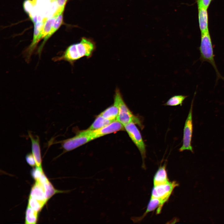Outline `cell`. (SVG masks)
Returning <instances> with one entry per match:
<instances>
[{
  "instance_id": "obj_1",
  "label": "cell",
  "mask_w": 224,
  "mask_h": 224,
  "mask_svg": "<svg viewBox=\"0 0 224 224\" xmlns=\"http://www.w3.org/2000/svg\"><path fill=\"white\" fill-rule=\"evenodd\" d=\"M96 48L95 43L92 40L82 37L80 41L68 46L61 56L54 58L53 60H64L73 65L75 62L82 58L91 57Z\"/></svg>"
},
{
  "instance_id": "obj_2",
  "label": "cell",
  "mask_w": 224,
  "mask_h": 224,
  "mask_svg": "<svg viewBox=\"0 0 224 224\" xmlns=\"http://www.w3.org/2000/svg\"><path fill=\"white\" fill-rule=\"evenodd\" d=\"M114 102L116 103L119 108L117 120L124 125L132 122L137 124L141 128H143L139 118L133 114L125 103L120 91L118 87L116 88L115 91Z\"/></svg>"
},
{
  "instance_id": "obj_3",
  "label": "cell",
  "mask_w": 224,
  "mask_h": 224,
  "mask_svg": "<svg viewBox=\"0 0 224 224\" xmlns=\"http://www.w3.org/2000/svg\"><path fill=\"white\" fill-rule=\"evenodd\" d=\"M199 50L200 59L202 62L206 61L213 67L216 72L217 80L220 78L224 81V78L219 72L215 63L212 40L209 31L201 33V42Z\"/></svg>"
},
{
  "instance_id": "obj_4",
  "label": "cell",
  "mask_w": 224,
  "mask_h": 224,
  "mask_svg": "<svg viewBox=\"0 0 224 224\" xmlns=\"http://www.w3.org/2000/svg\"><path fill=\"white\" fill-rule=\"evenodd\" d=\"M94 140L88 129L79 132L75 136L62 141L56 142L60 143L64 152L72 151Z\"/></svg>"
},
{
  "instance_id": "obj_5",
  "label": "cell",
  "mask_w": 224,
  "mask_h": 224,
  "mask_svg": "<svg viewBox=\"0 0 224 224\" xmlns=\"http://www.w3.org/2000/svg\"><path fill=\"white\" fill-rule=\"evenodd\" d=\"M126 131L133 142L136 146L141 154L143 161L142 166L145 167L144 160L146 157V146L141 133L136 124L131 122L124 125Z\"/></svg>"
},
{
  "instance_id": "obj_6",
  "label": "cell",
  "mask_w": 224,
  "mask_h": 224,
  "mask_svg": "<svg viewBox=\"0 0 224 224\" xmlns=\"http://www.w3.org/2000/svg\"><path fill=\"white\" fill-rule=\"evenodd\" d=\"M194 100L193 99L192 100L188 115L185 123L183 131L182 145L179 149V151L180 152L185 150H189L194 153L191 145L193 131L192 112Z\"/></svg>"
},
{
  "instance_id": "obj_7",
  "label": "cell",
  "mask_w": 224,
  "mask_h": 224,
  "mask_svg": "<svg viewBox=\"0 0 224 224\" xmlns=\"http://www.w3.org/2000/svg\"><path fill=\"white\" fill-rule=\"evenodd\" d=\"M179 185L175 181L154 185L151 197L157 198L166 202L169 199L175 188Z\"/></svg>"
},
{
  "instance_id": "obj_8",
  "label": "cell",
  "mask_w": 224,
  "mask_h": 224,
  "mask_svg": "<svg viewBox=\"0 0 224 224\" xmlns=\"http://www.w3.org/2000/svg\"><path fill=\"white\" fill-rule=\"evenodd\" d=\"M47 20L44 18L42 21L34 24L33 38L32 41L26 50L25 52L27 60H29L39 41L42 39V31L44 25Z\"/></svg>"
},
{
  "instance_id": "obj_9",
  "label": "cell",
  "mask_w": 224,
  "mask_h": 224,
  "mask_svg": "<svg viewBox=\"0 0 224 224\" xmlns=\"http://www.w3.org/2000/svg\"><path fill=\"white\" fill-rule=\"evenodd\" d=\"M90 130L91 134L94 139L107 134L125 130L124 125L116 120L101 128Z\"/></svg>"
},
{
  "instance_id": "obj_10",
  "label": "cell",
  "mask_w": 224,
  "mask_h": 224,
  "mask_svg": "<svg viewBox=\"0 0 224 224\" xmlns=\"http://www.w3.org/2000/svg\"><path fill=\"white\" fill-rule=\"evenodd\" d=\"M28 134L31 142V151L35 159L36 166H42V158L40 145V141L38 136H34L30 131Z\"/></svg>"
},
{
  "instance_id": "obj_11",
  "label": "cell",
  "mask_w": 224,
  "mask_h": 224,
  "mask_svg": "<svg viewBox=\"0 0 224 224\" xmlns=\"http://www.w3.org/2000/svg\"><path fill=\"white\" fill-rule=\"evenodd\" d=\"M165 202L160 199L151 197L147 205V209L143 214L139 217L135 218L132 220L134 222L141 220L149 212L152 211L157 208L156 214H159L161 212L162 208Z\"/></svg>"
},
{
  "instance_id": "obj_12",
  "label": "cell",
  "mask_w": 224,
  "mask_h": 224,
  "mask_svg": "<svg viewBox=\"0 0 224 224\" xmlns=\"http://www.w3.org/2000/svg\"><path fill=\"white\" fill-rule=\"evenodd\" d=\"M35 181L31 188L29 196L45 204L48 200L43 186L38 181Z\"/></svg>"
},
{
  "instance_id": "obj_13",
  "label": "cell",
  "mask_w": 224,
  "mask_h": 224,
  "mask_svg": "<svg viewBox=\"0 0 224 224\" xmlns=\"http://www.w3.org/2000/svg\"><path fill=\"white\" fill-rule=\"evenodd\" d=\"M199 26L201 33L209 31L207 9L198 7Z\"/></svg>"
},
{
  "instance_id": "obj_14",
  "label": "cell",
  "mask_w": 224,
  "mask_h": 224,
  "mask_svg": "<svg viewBox=\"0 0 224 224\" xmlns=\"http://www.w3.org/2000/svg\"><path fill=\"white\" fill-rule=\"evenodd\" d=\"M169 181L165 164L160 166L155 173L153 178L154 185L165 183Z\"/></svg>"
},
{
  "instance_id": "obj_15",
  "label": "cell",
  "mask_w": 224,
  "mask_h": 224,
  "mask_svg": "<svg viewBox=\"0 0 224 224\" xmlns=\"http://www.w3.org/2000/svg\"><path fill=\"white\" fill-rule=\"evenodd\" d=\"M63 21V15L62 13L59 15L58 16L52 29L49 33L44 38V40L38 50V53L39 55L40 54L46 41L62 25Z\"/></svg>"
},
{
  "instance_id": "obj_16",
  "label": "cell",
  "mask_w": 224,
  "mask_h": 224,
  "mask_svg": "<svg viewBox=\"0 0 224 224\" xmlns=\"http://www.w3.org/2000/svg\"><path fill=\"white\" fill-rule=\"evenodd\" d=\"M119 113V108L117 105L114 102V104L100 114L105 118L114 121L116 120Z\"/></svg>"
},
{
  "instance_id": "obj_17",
  "label": "cell",
  "mask_w": 224,
  "mask_h": 224,
  "mask_svg": "<svg viewBox=\"0 0 224 224\" xmlns=\"http://www.w3.org/2000/svg\"><path fill=\"white\" fill-rule=\"evenodd\" d=\"M113 121L105 118L100 114L96 117L88 129L91 130H97L106 126Z\"/></svg>"
},
{
  "instance_id": "obj_18",
  "label": "cell",
  "mask_w": 224,
  "mask_h": 224,
  "mask_svg": "<svg viewBox=\"0 0 224 224\" xmlns=\"http://www.w3.org/2000/svg\"><path fill=\"white\" fill-rule=\"evenodd\" d=\"M41 184L43 186L48 200L55 194L68 193L70 191V190H58L55 189L49 180L44 184Z\"/></svg>"
},
{
  "instance_id": "obj_19",
  "label": "cell",
  "mask_w": 224,
  "mask_h": 224,
  "mask_svg": "<svg viewBox=\"0 0 224 224\" xmlns=\"http://www.w3.org/2000/svg\"><path fill=\"white\" fill-rule=\"evenodd\" d=\"M38 213L28 205L25 213V223L27 224L36 223Z\"/></svg>"
},
{
  "instance_id": "obj_20",
  "label": "cell",
  "mask_w": 224,
  "mask_h": 224,
  "mask_svg": "<svg viewBox=\"0 0 224 224\" xmlns=\"http://www.w3.org/2000/svg\"><path fill=\"white\" fill-rule=\"evenodd\" d=\"M59 15L54 13L52 17L46 20L42 29L41 33L42 39L44 38L50 32Z\"/></svg>"
},
{
  "instance_id": "obj_21",
  "label": "cell",
  "mask_w": 224,
  "mask_h": 224,
  "mask_svg": "<svg viewBox=\"0 0 224 224\" xmlns=\"http://www.w3.org/2000/svg\"><path fill=\"white\" fill-rule=\"evenodd\" d=\"M187 96L183 95H175L170 98L164 105L170 106H182L184 101Z\"/></svg>"
},
{
  "instance_id": "obj_22",
  "label": "cell",
  "mask_w": 224,
  "mask_h": 224,
  "mask_svg": "<svg viewBox=\"0 0 224 224\" xmlns=\"http://www.w3.org/2000/svg\"><path fill=\"white\" fill-rule=\"evenodd\" d=\"M44 205L42 202L29 196L28 205L38 212L40 211Z\"/></svg>"
},
{
  "instance_id": "obj_23",
  "label": "cell",
  "mask_w": 224,
  "mask_h": 224,
  "mask_svg": "<svg viewBox=\"0 0 224 224\" xmlns=\"http://www.w3.org/2000/svg\"><path fill=\"white\" fill-rule=\"evenodd\" d=\"M43 173L42 166H36L33 168L31 171V176L35 181L38 180Z\"/></svg>"
},
{
  "instance_id": "obj_24",
  "label": "cell",
  "mask_w": 224,
  "mask_h": 224,
  "mask_svg": "<svg viewBox=\"0 0 224 224\" xmlns=\"http://www.w3.org/2000/svg\"><path fill=\"white\" fill-rule=\"evenodd\" d=\"M26 159L27 163L30 166L33 167L36 166L35 161L32 152L26 154Z\"/></svg>"
},
{
  "instance_id": "obj_25",
  "label": "cell",
  "mask_w": 224,
  "mask_h": 224,
  "mask_svg": "<svg viewBox=\"0 0 224 224\" xmlns=\"http://www.w3.org/2000/svg\"><path fill=\"white\" fill-rule=\"evenodd\" d=\"M212 0H197L198 7H201L207 9Z\"/></svg>"
},
{
  "instance_id": "obj_26",
  "label": "cell",
  "mask_w": 224,
  "mask_h": 224,
  "mask_svg": "<svg viewBox=\"0 0 224 224\" xmlns=\"http://www.w3.org/2000/svg\"><path fill=\"white\" fill-rule=\"evenodd\" d=\"M32 4V2L30 0H28L25 2L24 4L25 10L26 11V12H27L28 13H30V10L32 8L30 6H30H32V5H30H30Z\"/></svg>"
},
{
  "instance_id": "obj_27",
  "label": "cell",
  "mask_w": 224,
  "mask_h": 224,
  "mask_svg": "<svg viewBox=\"0 0 224 224\" xmlns=\"http://www.w3.org/2000/svg\"><path fill=\"white\" fill-rule=\"evenodd\" d=\"M51 0V1H54V0H55H55Z\"/></svg>"
}]
</instances>
